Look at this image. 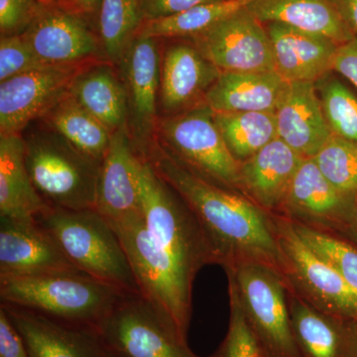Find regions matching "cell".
<instances>
[{
    "instance_id": "44dd1931",
    "label": "cell",
    "mask_w": 357,
    "mask_h": 357,
    "mask_svg": "<svg viewBox=\"0 0 357 357\" xmlns=\"http://www.w3.org/2000/svg\"><path fill=\"white\" fill-rule=\"evenodd\" d=\"M288 302L302 357H357L354 321L326 314L298 296Z\"/></svg>"
},
{
    "instance_id": "9c48e42d",
    "label": "cell",
    "mask_w": 357,
    "mask_h": 357,
    "mask_svg": "<svg viewBox=\"0 0 357 357\" xmlns=\"http://www.w3.org/2000/svg\"><path fill=\"white\" fill-rule=\"evenodd\" d=\"M96 330L112 357H199L140 293L122 294Z\"/></svg>"
},
{
    "instance_id": "60d3db41",
    "label": "cell",
    "mask_w": 357,
    "mask_h": 357,
    "mask_svg": "<svg viewBox=\"0 0 357 357\" xmlns=\"http://www.w3.org/2000/svg\"><path fill=\"white\" fill-rule=\"evenodd\" d=\"M345 24L357 37V0H331Z\"/></svg>"
},
{
    "instance_id": "b9f144b4",
    "label": "cell",
    "mask_w": 357,
    "mask_h": 357,
    "mask_svg": "<svg viewBox=\"0 0 357 357\" xmlns=\"http://www.w3.org/2000/svg\"><path fill=\"white\" fill-rule=\"evenodd\" d=\"M102 0H67L68 9L79 14L98 13Z\"/></svg>"
},
{
    "instance_id": "8fae6325",
    "label": "cell",
    "mask_w": 357,
    "mask_h": 357,
    "mask_svg": "<svg viewBox=\"0 0 357 357\" xmlns=\"http://www.w3.org/2000/svg\"><path fill=\"white\" fill-rule=\"evenodd\" d=\"M98 61L50 65L0 83V136L20 134L70 93L76 77Z\"/></svg>"
},
{
    "instance_id": "8d00e7d4",
    "label": "cell",
    "mask_w": 357,
    "mask_h": 357,
    "mask_svg": "<svg viewBox=\"0 0 357 357\" xmlns=\"http://www.w3.org/2000/svg\"><path fill=\"white\" fill-rule=\"evenodd\" d=\"M40 6V0H0L1 36L22 35L34 20Z\"/></svg>"
},
{
    "instance_id": "1f68e13d",
    "label": "cell",
    "mask_w": 357,
    "mask_h": 357,
    "mask_svg": "<svg viewBox=\"0 0 357 357\" xmlns=\"http://www.w3.org/2000/svg\"><path fill=\"white\" fill-rule=\"evenodd\" d=\"M314 84L332 133L357 143L356 96L330 73Z\"/></svg>"
},
{
    "instance_id": "52a82bcc",
    "label": "cell",
    "mask_w": 357,
    "mask_h": 357,
    "mask_svg": "<svg viewBox=\"0 0 357 357\" xmlns=\"http://www.w3.org/2000/svg\"><path fill=\"white\" fill-rule=\"evenodd\" d=\"M264 357H302L291 323L284 275L255 261L225 267Z\"/></svg>"
},
{
    "instance_id": "d6986e66",
    "label": "cell",
    "mask_w": 357,
    "mask_h": 357,
    "mask_svg": "<svg viewBox=\"0 0 357 357\" xmlns=\"http://www.w3.org/2000/svg\"><path fill=\"white\" fill-rule=\"evenodd\" d=\"M273 51L275 70L287 82L316 83L333 70L340 45L333 40L283 23H265Z\"/></svg>"
},
{
    "instance_id": "9a60e30c",
    "label": "cell",
    "mask_w": 357,
    "mask_h": 357,
    "mask_svg": "<svg viewBox=\"0 0 357 357\" xmlns=\"http://www.w3.org/2000/svg\"><path fill=\"white\" fill-rule=\"evenodd\" d=\"M75 271L79 270L37 220L0 217V278Z\"/></svg>"
},
{
    "instance_id": "f35d334b",
    "label": "cell",
    "mask_w": 357,
    "mask_h": 357,
    "mask_svg": "<svg viewBox=\"0 0 357 357\" xmlns=\"http://www.w3.org/2000/svg\"><path fill=\"white\" fill-rule=\"evenodd\" d=\"M0 357H29L22 337L0 307Z\"/></svg>"
},
{
    "instance_id": "7402d4cb",
    "label": "cell",
    "mask_w": 357,
    "mask_h": 357,
    "mask_svg": "<svg viewBox=\"0 0 357 357\" xmlns=\"http://www.w3.org/2000/svg\"><path fill=\"white\" fill-rule=\"evenodd\" d=\"M287 84L276 70L220 72L204 102L213 112H275Z\"/></svg>"
},
{
    "instance_id": "836d02e7",
    "label": "cell",
    "mask_w": 357,
    "mask_h": 357,
    "mask_svg": "<svg viewBox=\"0 0 357 357\" xmlns=\"http://www.w3.org/2000/svg\"><path fill=\"white\" fill-rule=\"evenodd\" d=\"M302 241L326 260L357 292V250L349 243L305 223L294 222Z\"/></svg>"
},
{
    "instance_id": "5bb4252c",
    "label": "cell",
    "mask_w": 357,
    "mask_h": 357,
    "mask_svg": "<svg viewBox=\"0 0 357 357\" xmlns=\"http://www.w3.org/2000/svg\"><path fill=\"white\" fill-rule=\"evenodd\" d=\"M119 66L128 93L129 131L136 147L141 150L153 139L158 122L161 64L157 39L138 33Z\"/></svg>"
},
{
    "instance_id": "d590c367",
    "label": "cell",
    "mask_w": 357,
    "mask_h": 357,
    "mask_svg": "<svg viewBox=\"0 0 357 357\" xmlns=\"http://www.w3.org/2000/svg\"><path fill=\"white\" fill-rule=\"evenodd\" d=\"M46 64L35 54L21 35L1 36L0 40V83L31 72Z\"/></svg>"
},
{
    "instance_id": "ee69618b",
    "label": "cell",
    "mask_w": 357,
    "mask_h": 357,
    "mask_svg": "<svg viewBox=\"0 0 357 357\" xmlns=\"http://www.w3.org/2000/svg\"><path fill=\"white\" fill-rule=\"evenodd\" d=\"M354 229H356V231L357 234V206H356V211H354Z\"/></svg>"
},
{
    "instance_id": "603a6c76",
    "label": "cell",
    "mask_w": 357,
    "mask_h": 357,
    "mask_svg": "<svg viewBox=\"0 0 357 357\" xmlns=\"http://www.w3.org/2000/svg\"><path fill=\"white\" fill-rule=\"evenodd\" d=\"M304 159L280 138H275L241 163V188L263 208L274 210L285 202Z\"/></svg>"
},
{
    "instance_id": "6da1fadb",
    "label": "cell",
    "mask_w": 357,
    "mask_h": 357,
    "mask_svg": "<svg viewBox=\"0 0 357 357\" xmlns=\"http://www.w3.org/2000/svg\"><path fill=\"white\" fill-rule=\"evenodd\" d=\"M139 153L196 215L215 262H259L284 275L274 222L261 208L192 172L155 138Z\"/></svg>"
},
{
    "instance_id": "484cf974",
    "label": "cell",
    "mask_w": 357,
    "mask_h": 357,
    "mask_svg": "<svg viewBox=\"0 0 357 357\" xmlns=\"http://www.w3.org/2000/svg\"><path fill=\"white\" fill-rule=\"evenodd\" d=\"M121 79L109 61H98L86 67L70 89V95L112 134L128 126V93Z\"/></svg>"
},
{
    "instance_id": "f6af8a7d",
    "label": "cell",
    "mask_w": 357,
    "mask_h": 357,
    "mask_svg": "<svg viewBox=\"0 0 357 357\" xmlns=\"http://www.w3.org/2000/svg\"><path fill=\"white\" fill-rule=\"evenodd\" d=\"M354 326H356V335H357V319H354Z\"/></svg>"
},
{
    "instance_id": "d4e9b609",
    "label": "cell",
    "mask_w": 357,
    "mask_h": 357,
    "mask_svg": "<svg viewBox=\"0 0 357 357\" xmlns=\"http://www.w3.org/2000/svg\"><path fill=\"white\" fill-rule=\"evenodd\" d=\"M48 208L28 173L24 138L0 136V217L37 220Z\"/></svg>"
},
{
    "instance_id": "f1b7e54d",
    "label": "cell",
    "mask_w": 357,
    "mask_h": 357,
    "mask_svg": "<svg viewBox=\"0 0 357 357\" xmlns=\"http://www.w3.org/2000/svg\"><path fill=\"white\" fill-rule=\"evenodd\" d=\"M213 117L225 144L241 163L278 137L275 112H215Z\"/></svg>"
},
{
    "instance_id": "ffe728a7",
    "label": "cell",
    "mask_w": 357,
    "mask_h": 357,
    "mask_svg": "<svg viewBox=\"0 0 357 357\" xmlns=\"http://www.w3.org/2000/svg\"><path fill=\"white\" fill-rule=\"evenodd\" d=\"M220 70L191 43L168 47L161 65L159 100L166 114H181L196 107V102L215 83Z\"/></svg>"
},
{
    "instance_id": "e0dca14e",
    "label": "cell",
    "mask_w": 357,
    "mask_h": 357,
    "mask_svg": "<svg viewBox=\"0 0 357 357\" xmlns=\"http://www.w3.org/2000/svg\"><path fill=\"white\" fill-rule=\"evenodd\" d=\"M141 157L128 126L115 131L100 164L96 210L109 223L140 213Z\"/></svg>"
},
{
    "instance_id": "3957f363",
    "label": "cell",
    "mask_w": 357,
    "mask_h": 357,
    "mask_svg": "<svg viewBox=\"0 0 357 357\" xmlns=\"http://www.w3.org/2000/svg\"><path fill=\"white\" fill-rule=\"evenodd\" d=\"M37 222L50 232L79 271L126 292L140 293L121 239L96 208L49 206Z\"/></svg>"
},
{
    "instance_id": "f546056e",
    "label": "cell",
    "mask_w": 357,
    "mask_h": 357,
    "mask_svg": "<svg viewBox=\"0 0 357 357\" xmlns=\"http://www.w3.org/2000/svg\"><path fill=\"white\" fill-rule=\"evenodd\" d=\"M252 1L217 0L199 4L177 15L143 22L138 33L156 39L190 38L246 8Z\"/></svg>"
},
{
    "instance_id": "7a4b0ae2",
    "label": "cell",
    "mask_w": 357,
    "mask_h": 357,
    "mask_svg": "<svg viewBox=\"0 0 357 357\" xmlns=\"http://www.w3.org/2000/svg\"><path fill=\"white\" fill-rule=\"evenodd\" d=\"M124 292L79 271L0 278L1 303L95 328Z\"/></svg>"
},
{
    "instance_id": "30bf717a",
    "label": "cell",
    "mask_w": 357,
    "mask_h": 357,
    "mask_svg": "<svg viewBox=\"0 0 357 357\" xmlns=\"http://www.w3.org/2000/svg\"><path fill=\"white\" fill-rule=\"evenodd\" d=\"M283 259L284 275L288 274L326 314L354 321L357 319V292L337 270L319 257L297 234L293 222L273 220Z\"/></svg>"
},
{
    "instance_id": "2e32d148",
    "label": "cell",
    "mask_w": 357,
    "mask_h": 357,
    "mask_svg": "<svg viewBox=\"0 0 357 357\" xmlns=\"http://www.w3.org/2000/svg\"><path fill=\"white\" fill-rule=\"evenodd\" d=\"M24 340L29 357H112L95 328L64 323L1 303Z\"/></svg>"
},
{
    "instance_id": "d6a6232c",
    "label": "cell",
    "mask_w": 357,
    "mask_h": 357,
    "mask_svg": "<svg viewBox=\"0 0 357 357\" xmlns=\"http://www.w3.org/2000/svg\"><path fill=\"white\" fill-rule=\"evenodd\" d=\"M312 159L338 191L357 196V143L332 134Z\"/></svg>"
},
{
    "instance_id": "74e56055",
    "label": "cell",
    "mask_w": 357,
    "mask_h": 357,
    "mask_svg": "<svg viewBox=\"0 0 357 357\" xmlns=\"http://www.w3.org/2000/svg\"><path fill=\"white\" fill-rule=\"evenodd\" d=\"M213 1L217 0H140L141 15L143 22L162 20Z\"/></svg>"
},
{
    "instance_id": "7bdbcfd3",
    "label": "cell",
    "mask_w": 357,
    "mask_h": 357,
    "mask_svg": "<svg viewBox=\"0 0 357 357\" xmlns=\"http://www.w3.org/2000/svg\"><path fill=\"white\" fill-rule=\"evenodd\" d=\"M41 3L44 4H56V6H60L68 8L67 0H40Z\"/></svg>"
},
{
    "instance_id": "ba28073f",
    "label": "cell",
    "mask_w": 357,
    "mask_h": 357,
    "mask_svg": "<svg viewBox=\"0 0 357 357\" xmlns=\"http://www.w3.org/2000/svg\"><path fill=\"white\" fill-rule=\"evenodd\" d=\"M213 115L206 103H199L160 119L154 138L192 172L222 187L241 188V163L225 144Z\"/></svg>"
},
{
    "instance_id": "8992f818",
    "label": "cell",
    "mask_w": 357,
    "mask_h": 357,
    "mask_svg": "<svg viewBox=\"0 0 357 357\" xmlns=\"http://www.w3.org/2000/svg\"><path fill=\"white\" fill-rule=\"evenodd\" d=\"M140 157V208L148 231L195 278L204 265L215 262L204 230L184 199Z\"/></svg>"
},
{
    "instance_id": "e575fe53",
    "label": "cell",
    "mask_w": 357,
    "mask_h": 357,
    "mask_svg": "<svg viewBox=\"0 0 357 357\" xmlns=\"http://www.w3.org/2000/svg\"><path fill=\"white\" fill-rule=\"evenodd\" d=\"M229 301V331L222 344L211 357H264L244 314L238 294L230 283Z\"/></svg>"
},
{
    "instance_id": "83f0119b",
    "label": "cell",
    "mask_w": 357,
    "mask_h": 357,
    "mask_svg": "<svg viewBox=\"0 0 357 357\" xmlns=\"http://www.w3.org/2000/svg\"><path fill=\"white\" fill-rule=\"evenodd\" d=\"M42 119L51 130L77 150L102 163L112 133L68 93Z\"/></svg>"
},
{
    "instance_id": "5b68a950",
    "label": "cell",
    "mask_w": 357,
    "mask_h": 357,
    "mask_svg": "<svg viewBox=\"0 0 357 357\" xmlns=\"http://www.w3.org/2000/svg\"><path fill=\"white\" fill-rule=\"evenodd\" d=\"M24 140L28 173L45 203L66 210L96 208L100 162L53 130Z\"/></svg>"
},
{
    "instance_id": "4fadbf2b",
    "label": "cell",
    "mask_w": 357,
    "mask_h": 357,
    "mask_svg": "<svg viewBox=\"0 0 357 357\" xmlns=\"http://www.w3.org/2000/svg\"><path fill=\"white\" fill-rule=\"evenodd\" d=\"M22 38L48 65L107 60L102 42L82 14L56 4L41 3Z\"/></svg>"
},
{
    "instance_id": "ab89813d",
    "label": "cell",
    "mask_w": 357,
    "mask_h": 357,
    "mask_svg": "<svg viewBox=\"0 0 357 357\" xmlns=\"http://www.w3.org/2000/svg\"><path fill=\"white\" fill-rule=\"evenodd\" d=\"M333 70L342 75L357 88V37L340 45L335 52Z\"/></svg>"
},
{
    "instance_id": "cb8c5ba5",
    "label": "cell",
    "mask_w": 357,
    "mask_h": 357,
    "mask_svg": "<svg viewBox=\"0 0 357 357\" xmlns=\"http://www.w3.org/2000/svg\"><path fill=\"white\" fill-rule=\"evenodd\" d=\"M246 9L263 24L283 23L337 45L356 37L331 0H253Z\"/></svg>"
},
{
    "instance_id": "ac0fdd59",
    "label": "cell",
    "mask_w": 357,
    "mask_h": 357,
    "mask_svg": "<svg viewBox=\"0 0 357 357\" xmlns=\"http://www.w3.org/2000/svg\"><path fill=\"white\" fill-rule=\"evenodd\" d=\"M277 134L303 158H312L332 135L312 82H288L275 110Z\"/></svg>"
},
{
    "instance_id": "4dcf8cb0",
    "label": "cell",
    "mask_w": 357,
    "mask_h": 357,
    "mask_svg": "<svg viewBox=\"0 0 357 357\" xmlns=\"http://www.w3.org/2000/svg\"><path fill=\"white\" fill-rule=\"evenodd\" d=\"M142 24L140 0H102L98 31L105 58L110 64L119 65Z\"/></svg>"
},
{
    "instance_id": "7c38bea8",
    "label": "cell",
    "mask_w": 357,
    "mask_h": 357,
    "mask_svg": "<svg viewBox=\"0 0 357 357\" xmlns=\"http://www.w3.org/2000/svg\"><path fill=\"white\" fill-rule=\"evenodd\" d=\"M188 39L220 72L275 70L266 28L246 8Z\"/></svg>"
},
{
    "instance_id": "277c9868",
    "label": "cell",
    "mask_w": 357,
    "mask_h": 357,
    "mask_svg": "<svg viewBox=\"0 0 357 357\" xmlns=\"http://www.w3.org/2000/svg\"><path fill=\"white\" fill-rule=\"evenodd\" d=\"M110 225L126 249L141 295L154 305L188 342L194 277L155 243L141 211Z\"/></svg>"
},
{
    "instance_id": "4316f807",
    "label": "cell",
    "mask_w": 357,
    "mask_h": 357,
    "mask_svg": "<svg viewBox=\"0 0 357 357\" xmlns=\"http://www.w3.org/2000/svg\"><path fill=\"white\" fill-rule=\"evenodd\" d=\"M351 199L328 182L314 160L306 158L294 176L284 204L298 215L323 223L347 218Z\"/></svg>"
}]
</instances>
